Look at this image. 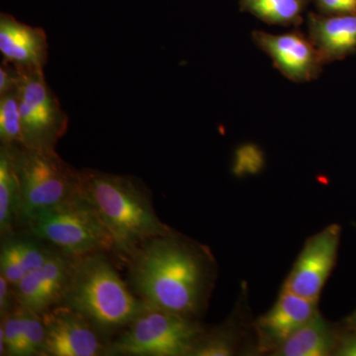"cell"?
Instances as JSON below:
<instances>
[{
	"label": "cell",
	"instance_id": "cell-1",
	"mask_svg": "<svg viewBox=\"0 0 356 356\" xmlns=\"http://www.w3.org/2000/svg\"><path fill=\"white\" fill-rule=\"evenodd\" d=\"M126 262L130 287L147 305L201 317L217 277L209 248L172 229L142 243Z\"/></svg>",
	"mask_w": 356,
	"mask_h": 356
},
{
	"label": "cell",
	"instance_id": "cell-2",
	"mask_svg": "<svg viewBox=\"0 0 356 356\" xmlns=\"http://www.w3.org/2000/svg\"><path fill=\"white\" fill-rule=\"evenodd\" d=\"M81 192L113 241V252L126 259L142 243L172 231L159 220L151 192L138 178L84 168Z\"/></svg>",
	"mask_w": 356,
	"mask_h": 356
},
{
	"label": "cell",
	"instance_id": "cell-3",
	"mask_svg": "<svg viewBox=\"0 0 356 356\" xmlns=\"http://www.w3.org/2000/svg\"><path fill=\"white\" fill-rule=\"evenodd\" d=\"M130 289L106 252L74 257L60 305L83 315L112 341L147 305Z\"/></svg>",
	"mask_w": 356,
	"mask_h": 356
},
{
	"label": "cell",
	"instance_id": "cell-4",
	"mask_svg": "<svg viewBox=\"0 0 356 356\" xmlns=\"http://www.w3.org/2000/svg\"><path fill=\"white\" fill-rule=\"evenodd\" d=\"M16 168L20 184L19 231L40 213L81 192V172L56 149L16 146Z\"/></svg>",
	"mask_w": 356,
	"mask_h": 356
},
{
	"label": "cell",
	"instance_id": "cell-5",
	"mask_svg": "<svg viewBox=\"0 0 356 356\" xmlns=\"http://www.w3.org/2000/svg\"><path fill=\"white\" fill-rule=\"evenodd\" d=\"M205 331L198 318L146 305L109 344L108 356H191Z\"/></svg>",
	"mask_w": 356,
	"mask_h": 356
},
{
	"label": "cell",
	"instance_id": "cell-6",
	"mask_svg": "<svg viewBox=\"0 0 356 356\" xmlns=\"http://www.w3.org/2000/svg\"><path fill=\"white\" fill-rule=\"evenodd\" d=\"M23 232L72 257L113 252V241L83 192L40 213Z\"/></svg>",
	"mask_w": 356,
	"mask_h": 356
},
{
	"label": "cell",
	"instance_id": "cell-7",
	"mask_svg": "<svg viewBox=\"0 0 356 356\" xmlns=\"http://www.w3.org/2000/svg\"><path fill=\"white\" fill-rule=\"evenodd\" d=\"M19 93L22 147L56 149L67 132L69 117L49 86L43 70L21 69Z\"/></svg>",
	"mask_w": 356,
	"mask_h": 356
},
{
	"label": "cell",
	"instance_id": "cell-8",
	"mask_svg": "<svg viewBox=\"0 0 356 356\" xmlns=\"http://www.w3.org/2000/svg\"><path fill=\"white\" fill-rule=\"evenodd\" d=\"M341 229L334 224L312 236L302 248L282 289L318 301L336 266Z\"/></svg>",
	"mask_w": 356,
	"mask_h": 356
},
{
	"label": "cell",
	"instance_id": "cell-9",
	"mask_svg": "<svg viewBox=\"0 0 356 356\" xmlns=\"http://www.w3.org/2000/svg\"><path fill=\"white\" fill-rule=\"evenodd\" d=\"M42 318L46 327L42 356L107 355L111 341L69 307H54Z\"/></svg>",
	"mask_w": 356,
	"mask_h": 356
},
{
	"label": "cell",
	"instance_id": "cell-10",
	"mask_svg": "<svg viewBox=\"0 0 356 356\" xmlns=\"http://www.w3.org/2000/svg\"><path fill=\"white\" fill-rule=\"evenodd\" d=\"M252 38L269 56L274 67L293 83H309L322 74L324 60L309 36L300 30L278 35L255 30Z\"/></svg>",
	"mask_w": 356,
	"mask_h": 356
},
{
	"label": "cell",
	"instance_id": "cell-11",
	"mask_svg": "<svg viewBox=\"0 0 356 356\" xmlns=\"http://www.w3.org/2000/svg\"><path fill=\"white\" fill-rule=\"evenodd\" d=\"M74 257L58 250L39 268L13 285L18 306L43 316L62 302Z\"/></svg>",
	"mask_w": 356,
	"mask_h": 356
},
{
	"label": "cell",
	"instance_id": "cell-12",
	"mask_svg": "<svg viewBox=\"0 0 356 356\" xmlns=\"http://www.w3.org/2000/svg\"><path fill=\"white\" fill-rule=\"evenodd\" d=\"M318 303L315 300L281 289L273 308L254 322L257 350L273 355L318 313Z\"/></svg>",
	"mask_w": 356,
	"mask_h": 356
},
{
	"label": "cell",
	"instance_id": "cell-13",
	"mask_svg": "<svg viewBox=\"0 0 356 356\" xmlns=\"http://www.w3.org/2000/svg\"><path fill=\"white\" fill-rule=\"evenodd\" d=\"M0 51L3 60L24 70H43L48 62L49 44L46 32L16 20L13 16L0 15Z\"/></svg>",
	"mask_w": 356,
	"mask_h": 356
},
{
	"label": "cell",
	"instance_id": "cell-14",
	"mask_svg": "<svg viewBox=\"0 0 356 356\" xmlns=\"http://www.w3.org/2000/svg\"><path fill=\"white\" fill-rule=\"evenodd\" d=\"M308 36L325 65L356 53V13L324 15L309 13Z\"/></svg>",
	"mask_w": 356,
	"mask_h": 356
},
{
	"label": "cell",
	"instance_id": "cell-15",
	"mask_svg": "<svg viewBox=\"0 0 356 356\" xmlns=\"http://www.w3.org/2000/svg\"><path fill=\"white\" fill-rule=\"evenodd\" d=\"M58 250L31 234L19 232L2 236L0 274L13 285L46 264Z\"/></svg>",
	"mask_w": 356,
	"mask_h": 356
},
{
	"label": "cell",
	"instance_id": "cell-16",
	"mask_svg": "<svg viewBox=\"0 0 356 356\" xmlns=\"http://www.w3.org/2000/svg\"><path fill=\"white\" fill-rule=\"evenodd\" d=\"M336 329L318 312L281 344L273 355L327 356L336 355L339 344Z\"/></svg>",
	"mask_w": 356,
	"mask_h": 356
},
{
	"label": "cell",
	"instance_id": "cell-17",
	"mask_svg": "<svg viewBox=\"0 0 356 356\" xmlns=\"http://www.w3.org/2000/svg\"><path fill=\"white\" fill-rule=\"evenodd\" d=\"M20 184L16 168V146H0V234L19 231Z\"/></svg>",
	"mask_w": 356,
	"mask_h": 356
},
{
	"label": "cell",
	"instance_id": "cell-18",
	"mask_svg": "<svg viewBox=\"0 0 356 356\" xmlns=\"http://www.w3.org/2000/svg\"><path fill=\"white\" fill-rule=\"evenodd\" d=\"M311 0H240V10L269 25L299 27Z\"/></svg>",
	"mask_w": 356,
	"mask_h": 356
},
{
	"label": "cell",
	"instance_id": "cell-19",
	"mask_svg": "<svg viewBox=\"0 0 356 356\" xmlns=\"http://www.w3.org/2000/svg\"><path fill=\"white\" fill-rule=\"evenodd\" d=\"M242 346V332L233 320L215 329H205L191 356H232L236 355Z\"/></svg>",
	"mask_w": 356,
	"mask_h": 356
},
{
	"label": "cell",
	"instance_id": "cell-20",
	"mask_svg": "<svg viewBox=\"0 0 356 356\" xmlns=\"http://www.w3.org/2000/svg\"><path fill=\"white\" fill-rule=\"evenodd\" d=\"M0 140L7 146H22L18 88L0 95Z\"/></svg>",
	"mask_w": 356,
	"mask_h": 356
},
{
	"label": "cell",
	"instance_id": "cell-21",
	"mask_svg": "<svg viewBox=\"0 0 356 356\" xmlns=\"http://www.w3.org/2000/svg\"><path fill=\"white\" fill-rule=\"evenodd\" d=\"M46 327L42 316L25 310V327L18 356L42 355Z\"/></svg>",
	"mask_w": 356,
	"mask_h": 356
},
{
	"label": "cell",
	"instance_id": "cell-22",
	"mask_svg": "<svg viewBox=\"0 0 356 356\" xmlns=\"http://www.w3.org/2000/svg\"><path fill=\"white\" fill-rule=\"evenodd\" d=\"M318 13L324 15L356 13V0H311Z\"/></svg>",
	"mask_w": 356,
	"mask_h": 356
},
{
	"label": "cell",
	"instance_id": "cell-23",
	"mask_svg": "<svg viewBox=\"0 0 356 356\" xmlns=\"http://www.w3.org/2000/svg\"><path fill=\"white\" fill-rule=\"evenodd\" d=\"M20 67L3 60L0 65V95L18 88L21 81Z\"/></svg>",
	"mask_w": 356,
	"mask_h": 356
},
{
	"label": "cell",
	"instance_id": "cell-24",
	"mask_svg": "<svg viewBox=\"0 0 356 356\" xmlns=\"http://www.w3.org/2000/svg\"><path fill=\"white\" fill-rule=\"evenodd\" d=\"M17 307L13 285L0 274V316L1 318L6 317Z\"/></svg>",
	"mask_w": 356,
	"mask_h": 356
},
{
	"label": "cell",
	"instance_id": "cell-25",
	"mask_svg": "<svg viewBox=\"0 0 356 356\" xmlns=\"http://www.w3.org/2000/svg\"><path fill=\"white\" fill-rule=\"evenodd\" d=\"M336 355L356 356V332L339 339Z\"/></svg>",
	"mask_w": 356,
	"mask_h": 356
},
{
	"label": "cell",
	"instance_id": "cell-26",
	"mask_svg": "<svg viewBox=\"0 0 356 356\" xmlns=\"http://www.w3.org/2000/svg\"><path fill=\"white\" fill-rule=\"evenodd\" d=\"M351 322H353V324L355 325L356 327V312L355 315H353V320H351Z\"/></svg>",
	"mask_w": 356,
	"mask_h": 356
}]
</instances>
